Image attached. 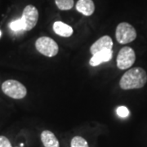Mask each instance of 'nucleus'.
Segmentation results:
<instances>
[{"instance_id": "9b49d317", "label": "nucleus", "mask_w": 147, "mask_h": 147, "mask_svg": "<svg viewBox=\"0 0 147 147\" xmlns=\"http://www.w3.org/2000/svg\"><path fill=\"white\" fill-rule=\"evenodd\" d=\"M41 141L44 147H60L57 138L51 131L45 130L41 133Z\"/></svg>"}, {"instance_id": "2eb2a0df", "label": "nucleus", "mask_w": 147, "mask_h": 147, "mask_svg": "<svg viewBox=\"0 0 147 147\" xmlns=\"http://www.w3.org/2000/svg\"><path fill=\"white\" fill-rule=\"evenodd\" d=\"M116 112H117V115L119 117H121V118H126L130 114L129 110H128V109L127 108L126 106H119V107H118Z\"/></svg>"}, {"instance_id": "9d476101", "label": "nucleus", "mask_w": 147, "mask_h": 147, "mask_svg": "<svg viewBox=\"0 0 147 147\" xmlns=\"http://www.w3.org/2000/svg\"><path fill=\"white\" fill-rule=\"evenodd\" d=\"M54 32L61 37H69L73 34V28L62 21H56L53 24Z\"/></svg>"}, {"instance_id": "f8f14e48", "label": "nucleus", "mask_w": 147, "mask_h": 147, "mask_svg": "<svg viewBox=\"0 0 147 147\" xmlns=\"http://www.w3.org/2000/svg\"><path fill=\"white\" fill-rule=\"evenodd\" d=\"M56 5L60 10H70L74 7V0H55Z\"/></svg>"}, {"instance_id": "f257e3e1", "label": "nucleus", "mask_w": 147, "mask_h": 147, "mask_svg": "<svg viewBox=\"0 0 147 147\" xmlns=\"http://www.w3.org/2000/svg\"><path fill=\"white\" fill-rule=\"evenodd\" d=\"M147 82V74L144 69L135 67L128 69L124 74L120 81L119 86L122 89H139L143 88Z\"/></svg>"}, {"instance_id": "1a4fd4ad", "label": "nucleus", "mask_w": 147, "mask_h": 147, "mask_svg": "<svg viewBox=\"0 0 147 147\" xmlns=\"http://www.w3.org/2000/svg\"><path fill=\"white\" fill-rule=\"evenodd\" d=\"M112 56H113L112 50L100 52L92 56V57L90 59L89 63L92 66H97L103 62L109 61L110 60H111Z\"/></svg>"}, {"instance_id": "20e7f679", "label": "nucleus", "mask_w": 147, "mask_h": 147, "mask_svg": "<svg viewBox=\"0 0 147 147\" xmlns=\"http://www.w3.org/2000/svg\"><path fill=\"white\" fill-rule=\"evenodd\" d=\"M35 47L37 51L45 57H53L58 53L59 47L55 40L49 37H40L36 40Z\"/></svg>"}, {"instance_id": "39448f33", "label": "nucleus", "mask_w": 147, "mask_h": 147, "mask_svg": "<svg viewBox=\"0 0 147 147\" xmlns=\"http://www.w3.org/2000/svg\"><path fill=\"white\" fill-rule=\"evenodd\" d=\"M136 61V53L130 47L121 48L117 56V67L119 69H127L131 68Z\"/></svg>"}, {"instance_id": "6e6552de", "label": "nucleus", "mask_w": 147, "mask_h": 147, "mask_svg": "<svg viewBox=\"0 0 147 147\" xmlns=\"http://www.w3.org/2000/svg\"><path fill=\"white\" fill-rule=\"evenodd\" d=\"M76 10L86 16L93 14L95 5L92 0H79L76 3Z\"/></svg>"}, {"instance_id": "0eeeda50", "label": "nucleus", "mask_w": 147, "mask_h": 147, "mask_svg": "<svg viewBox=\"0 0 147 147\" xmlns=\"http://www.w3.org/2000/svg\"><path fill=\"white\" fill-rule=\"evenodd\" d=\"M112 47H113L112 38L108 35H104L91 46L90 52L92 55H94L96 53H100V52L112 50Z\"/></svg>"}, {"instance_id": "4468645a", "label": "nucleus", "mask_w": 147, "mask_h": 147, "mask_svg": "<svg viewBox=\"0 0 147 147\" xmlns=\"http://www.w3.org/2000/svg\"><path fill=\"white\" fill-rule=\"evenodd\" d=\"M9 26H10L11 30L12 31L19 32L21 31V30H25V26H24V23L21 20V18L11 22Z\"/></svg>"}, {"instance_id": "ddd939ff", "label": "nucleus", "mask_w": 147, "mask_h": 147, "mask_svg": "<svg viewBox=\"0 0 147 147\" xmlns=\"http://www.w3.org/2000/svg\"><path fill=\"white\" fill-rule=\"evenodd\" d=\"M70 147H89L87 141L84 137L76 136L73 137L70 142Z\"/></svg>"}, {"instance_id": "dca6fc26", "label": "nucleus", "mask_w": 147, "mask_h": 147, "mask_svg": "<svg viewBox=\"0 0 147 147\" xmlns=\"http://www.w3.org/2000/svg\"><path fill=\"white\" fill-rule=\"evenodd\" d=\"M0 147H12L10 141L4 136H0Z\"/></svg>"}, {"instance_id": "f3484780", "label": "nucleus", "mask_w": 147, "mask_h": 147, "mask_svg": "<svg viewBox=\"0 0 147 147\" xmlns=\"http://www.w3.org/2000/svg\"><path fill=\"white\" fill-rule=\"evenodd\" d=\"M1 35H2V32H1V30H0V37H1Z\"/></svg>"}, {"instance_id": "7ed1b4c3", "label": "nucleus", "mask_w": 147, "mask_h": 147, "mask_svg": "<svg viewBox=\"0 0 147 147\" xmlns=\"http://www.w3.org/2000/svg\"><path fill=\"white\" fill-rule=\"evenodd\" d=\"M115 37L118 42L120 44H127L137 38V31L129 23L122 22L116 28Z\"/></svg>"}, {"instance_id": "423d86ee", "label": "nucleus", "mask_w": 147, "mask_h": 147, "mask_svg": "<svg viewBox=\"0 0 147 147\" xmlns=\"http://www.w3.org/2000/svg\"><path fill=\"white\" fill-rule=\"evenodd\" d=\"M21 20L25 26V30L30 31L36 26L38 20V11L33 5H27L22 13Z\"/></svg>"}, {"instance_id": "f03ea898", "label": "nucleus", "mask_w": 147, "mask_h": 147, "mask_svg": "<svg viewBox=\"0 0 147 147\" xmlns=\"http://www.w3.org/2000/svg\"><path fill=\"white\" fill-rule=\"evenodd\" d=\"M2 91L5 95L13 99H22L27 94L26 88L17 80H6L2 84Z\"/></svg>"}]
</instances>
